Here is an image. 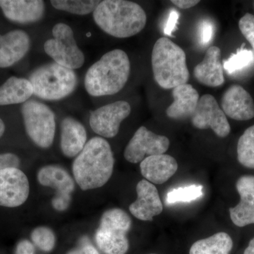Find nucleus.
<instances>
[{"instance_id":"1","label":"nucleus","mask_w":254,"mask_h":254,"mask_svg":"<svg viewBox=\"0 0 254 254\" xmlns=\"http://www.w3.org/2000/svg\"><path fill=\"white\" fill-rule=\"evenodd\" d=\"M114 165L115 158L110 143L102 137H93L73 160L74 180L83 190L100 188L111 178Z\"/></svg>"},{"instance_id":"2","label":"nucleus","mask_w":254,"mask_h":254,"mask_svg":"<svg viewBox=\"0 0 254 254\" xmlns=\"http://www.w3.org/2000/svg\"><path fill=\"white\" fill-rule=\"evenodd\" d=\"M97 26L110 36L130 38L143 31L147 23L144 10L137 3L126 0H104L93 13Z\"/></svg>"},{"instance_id":"3","label":"nucleus","mask_w":254,"mask_h":254,"mask_svg":"<svg viewBox=\"0 0 254 254\" xmlns=\"http://www.w3.org/2000/svg\"><path fill=\"white\" fill-rule=\"evenodd\" d=\"M130 71L131 64L127 53L120 49L111 50L88 68L85 88L93 97L116 94L126 85Z\"/></svg>"},{"instance_id":"4","label":"nucleus","mask_w":254,"mask_h":254,"mask_svg":"<svg viewBox=\"0 0 254 254\" xmlns=\"http://www.w3.org/2000/svg\"><path fill=\"white\" fill-rule=\"evenodd\" d=\"M151 64L155 81L164 89H173L190 79L185 51L166 37L155 43Z\"/></svg>"},{"instance_id":"5","label":"nucleus","mask_w":254,"mask_h":254,"mask_svg":"<svg viewBox=\"0 0 254 254\" xmlns=\"http://www.w3.org/2000/svg\"><path fill=\"white\" fill-rule=\"evenodd\" d=\"M33 95L55 101L66 98L76 88L78 78L73 70L54 63L46 64L35 69L29 77Z\"/></svg>"},{"instance_id":"6","label":"nucleus","mask_w":254,"mask_h":254,"mask_svg":"<svg viewBox=\"0 0 254 254\" xmlns=\"http://www.w3.org/2000/svg\"><path fill=\"white\" fill-rule=\"evenodd\" d=\"M131 224L129 215L122 209L105 211L95 235L99 250L105 254H126L129 248L127 233L131 230Z\"/></svg>"},{"instance_id":"7","label":"nucleus","mask_w":254,"mask_h":254,"mask_svg":"<svg viewBox=\"0 0 254 254\" xmlns=\"http://www.w3.org/2000/svg\"><path fill=\"white\" fill-rule=\"evenodd\" d=\"M25 129L32 141L41 148H48L54 142L55 115L48 105L29 100L21 107Z\"/></svg>"},{"instance_id":"8","label":"nucleus","mask_w":254,"mask_h":254,"mask_svg":"<svg viewBox=\"0 0 254 254\" xmlns=\"http://www.w3.org/2000/svg\"><path fill=\"white\" fill-rule=\"evenodd\" d=\"M53 38L44 43L46 54L55 63L75 70L85 63V56L74 38L73 30L66 23H57L53 28Z\"/></svg>"},{"instance_id":"9","label":"nucleus","mask_w":254,"mask_h":254,"mask_svg":"<svg viewBox=\"0 0 254 254\" xmlns=\"http://www.w3.org/2000/svg\"><path fill=\"white\" fill-rule=\"evenodd\" d=\"M131 105L125 100L103 105L91 113L89 124L92 130L102 138L118 135L120 125L131 113Z\"/></svg>"},{"instance_id":"10","label":"nucleus","mask_w":254,"mask_h":254,"mask_svg":"<svg viewBox=\"0 0 254 254\" xmlns=\"http://www.w3.org/2000/svg\"><path fill=\"white\" fill-rule=\"evenodd\" d=\"M169 147L168 137L156 134L146 127H141L127 144L124 156L129 163H141L145 156L165 154Z\"/></svg>"},{"instance_id":"11","label":"nucleus","mask_w":254,"mask_h":254,"mask_svg":"<svg viewBox=\"0 0 254 254\" xmlns=\"http://www.w3.org/2000/svg\"><path fill=\"white\" fill-rule=\"evenodd\" d=\"M190 121L193 126L198 129L211 128L220 138L228 136L231 130L226 115L219 106L216 99L210 94L200 97Z\"/></svg>"},{"instance_id":"12","label":"nucleus","mask_w":254,"mask_h":254,"mask_svg":"<svg viewBox=\"0 0 254 254\" xmlns=\"http://www.w3.org/2000/svg\"><path fill=\"white\" fill-rule=\"evenodd\" d=\"M28 177L18 168L0 170V206L16 208L23 205L29 195Z\"/></svg>"},{"instance_id":"13","label":"nucleus","mask_w":254,"mask_h":254,"mask_svg":"<svg viewBox=\"0 0 254 254\" xmlns=\"http://www.w3.org/2000/svg\"><path fill=\"white\" fill-rule=\"evenodd\" d=\"M137 199L129 205L130 213L140 220L152 221L163 212V205L153 184L142 180L136 186Z\"/></svg>"},{"instance_id":"14","label":"nucleus","mask_w":254,"mask_h":254,"mask_svg":"<svg viewBox=\"0 0 254 254\" xmlns=\"http://www.w3.org/2000/svg\"><path fill=\"white\" fill-rule=\"evenodd\" d=\"M0 8L7 19L21 24L38 22L46 11L41 0H0Z\"/></svg>"},{"instance_id":"15","label":"nucleus","mask_w":254,"mask_h":254,"mask_svg":"<svg viewBox=\"0 0 254 254\" xmlns=\"http://www.w3.org/2000/svg\"><path fill=\"white\" fill-rule=\"evenodd\" d=\"M236 188L240 201L236 206L230 208V218L237 227L254 224V176L241 177L237 180Z\"/></svg>"},{"instance_id":"16","label":"nucleus","mask_w":254,"mask_h":254,"mask_svg":"<svg viewBox=\"0 0 254 254\" xmlns=\"http://www.w3.org/2000/svg\"><path fill=\"white\" fill-rule=\"evenodd\" d=\"M222 111L237 121H247L254 118V103L250 93L239 85L230 86L222 95Z\"/></svg>"},{"instance_id":"17","label":"nucleus","mask_w":254,"mask_h":254,"mask_svg":"<svg viewBox=\"0 0 254 254\" xmlns=\"http://www.w3.org/2000/svg\"><path fill=\"white\" fill-rule=\"evenodd\" d=\"M31 47L28 33L14 30L0 35V68H7L22 60Z\"/></svg>"},{"instance_id":"18","label":"nucleus","mask_w":254,"mask_h":254,"mask_svg":"<svg viewBox=\"0 0 254 254\" xmlns=\"http://www.w3.org/2000/svg\"><path fill=\"white\" fill-rule=\"evenodd\" d=\"M193 75L197 81L208 87L220 86L225 82L221 50L212 46L207 50L203 61L195 66Z\"/></svg>"},{"instance_id":"19","label":"nucleus","mask_w":254,"mask_h":254,"mask_svg":"<svg viewBox=\"0 0 254 254\" xmlns=\"http://www.w3.org/2000/svg\"><path fill=\"white\" fill-rule=\"evenodd\" d=\"M87 143L86 128L71 117L64 118L61 123L60 148L64 156L74 158L82 151Z\"/></svg>"},{"instance_id":"20","label":"nucleus","mask_w":254,"mask_h":254,"mask_svg":"<svg viewBox=\"0 0 254 254\" xmlns=\"http://www.w3.org/2000/svg\"><path fill=\"white\" fill-rule=\"evenodd\" d=\"M178 164L171 155L162 154L147 157L140 164L141 175L147 181L162 185L176 173Z\"/></svg>"},{"instance_id":"21","label":"nucleus","mask_w":254,"mask_h":254,"mask_svg":"<svg viewBox=\"0 0 254 254\" xmlns=\"http://www.w3.org/2000/svg\"><path fill=\"white\" fill-rule=\"evenodd\" d=\"M173 103L166 110L168 118L175 120L191 118L199 100L198 91L191 85L185 83L173 88Z\"/></svg>"},{"instance_id":"22","label":"nucleus","mask_w":254,"mask_h":254,"mask_svg":"<svg viewBox=\"0 0 254 254\" xmlns=\"http://www.w3.org/2000/svg\"><path fill=\"white\" fill-rule=\"evenodd\" d=\"M42 186L50 187L56 193L71 194L75 190V182L70 174L60 165H50L40 169L37 174Z\"/></svg>"},{"instance_id":"23","label":"nucleus","mask_w":254,"mask_h":254,"mask_svg":"<svg viewBox=\"0 0 254 254\" xmlns=\"http://www.w3.org/2000/svg\"><path fill=\"white\" fill-rule=\"evenodd\" d=\"M33 95V88L29 80L11 76L0 86V106L23 104Z\"/></svg>"},{"instance_id":"24","label":"nucleus","mask_w":254,"mask_h":254,"mask_svg":"<svg viewBox=\"0 0 254 254\" xmlns=\"http://www.w3.org/2000/svg\"><path fill=\"white\" fill-rule=\"evenodd\" d=\"M232 248L231 237L225 232H218L193 243L190 254H230Z\"/></svg>"},{"instance_id":"25","label":"nucleus","mask_w":254,"mask_h":254,"mask_svg":"<svg viewBox=\"0 0 254 254\" xmlns=\"http://www.w3.org/2000/svg\"><path fill=\"white\" fill-rule=\"evenodd\" d=\"M245 45L236 53H233L226 60L223 61V69L230 76L240 74L248 71L254 66V53L252 50L244 48Z\"/></svg>"},{"instance_id":"26","label":"nucleus","mask_w":254,"mask_h":254,"mask_svg":"<svg viewBox=\"0 0 254 254\" xmlns=\"http://www.w3.org/2000/svg\"><path fill=\"white\" fill-rule=\"evenodd\" d=\"M237 159L245 168L254 169V125L246 129L239 139Z\"/></svg>"},{"instance_id":"27","label":"nucleus","mask_w":254,"mask_h":254,"mask_svg":"<svg viewBox=\"0 0 254 254\" xmlns=\"http://www.w3.org/2000/svg\"><path fill=\"white\" fill-rule=\"evenodd\" d=\"M100 1L95 0H52L53 7L70 14L84 16L93 13Z\"/></svg>"},{"instance_id":"28","label":"nucleus","mask_w":254,"mask_h":254,"mask_svg":"<svg viewBox=\"0 0 254 254\" xmlns=\"http://www.w3.org/2000/svg\"><path fill=\"white\" fill-rule=\"evenodd\" d=\"M203 187L201 185H190L185 187H179L170 190L167 194V204L177 203H188L203 196Z\"/></svg>"},{"instance_id":"29","label":"nucleus","mask_w":254,"mask_h":254,"mask_svg":"<svg viewBox=\"0 0 254 254\" xmlns=\"http://www.w3.org/2000/svg\"><path fill=\"white\" fill-rule=\"evenodd\" d=\"M31 237L33 245L43 252H50L55 248L56 237L54 232L49 227H36L31 232Z\"/></svg>"},{"instance_id":"30","label":"nucleus","mask_w":254,"mask_h":254,"mask_svg":"<svg viewBox=\"0 0 254 254\" xmlns=\"http://www.w3.org/2000/svg\"><path fill=\"white\" fill-rule=\"evenodd\" d=\"M239 28L242 35L252 45L254 51V15L247 13L242 16L239 21Z\"/></svg>"},{"instance_id":"31","label":"nucleus","mask_w":254,"mask_h":254,"mask_svg":"<svg viewBox=\"0 0 254 254\" xmlns=\"http://www.w3.org/2000/svg\"><path fill=\"white\" fill-rule=\"evenodd\" d=\"M214 35L213 23L209 20H203L198 26V39L201 46H206L213 39Z\"/></svg>"},{"instance_id":"32","label":"nucleus","mask_w":254,"mask_h":254,"mask_svg":"<svg viewBox=\"0 0 254 254\" xmlns=\"http://www.w3.org/2000/svg\"><path fill=\"white\" fill-rule=\"evenodd\" d=\"M71 195L64 193H56L52 200V205L58 211H64L71 203Z\"/></svg>"},{"instance_id":"33","label":"nucleus","mask_w":254,"mask_h":254,"mask_svg":"<svg viewBox=\"0 0 254 254\" xmlns=\"http://www.w3.org/2000/svg\"><path fill=\"white\" fill-rule=\"evenodd\" d=\"M20 165V159L13 153L0 154V170L6 168H18Z\"/></svg>"},{"instance_id":"34","label":"nucleus","mask_w":254,"mask_h":254,"mask_svg":"<svg viewBox=\"0 0 254 254\" xmlns=\"http://www.w3.org/2000/svg\"><path fill=\"white\" fill-rule=\"evenodd\" d=\"M179 18H180V14L178 11L175 9H172L169 14L165 27L164 28V33L165 36H173V33L176 30Z\"/></svg>"},{"instance_id":"35","label":"nucleus","mask_w":254,"mask_h":254,"mask_svg":"<svg viewBox=\"0 0 254 254\" xmlns=\"http://www.w3.org/2000/svg\"><path fill=\"white\" fill-rule=\"evenodd\" d=\"M67 254H100L95 247L88 242L87 237H83L79 247L69 251Z\"/></svg>"},{"instance_id":"36","label":"nucleus","mask_w":254,"mask_h":254,"mask_svg":"<svg viewBox=\"0 0 254 254\" xmlns=\"http://www.w3.org/2000/svg\"><path fill=\"white\" fill-rule=\"evenodd\" d=\"M15 254H36L34 245L27 240L20 241L16 246Z\"/></svg>"},{"instance_id":"37","label":"nucleus","mask_w":254,"mask_h":254,"mask_svg":"<svg viewBox=\"0 0 254 254\" xmlns=\"http://www.w3.org/2000/svg\"><path fill=\"white\" fill-rule=\"evenodd\" d=\"M171 2L180 9H187L193 7L198 4L200 1L198 0H172Z\"/></svg>"},{"instance_id":"38","label":"nucleus","mask_w":254,"mask_h":254,"mask_svg":"<svg viewBox=\"0 0 254 254\" xmlns=\"http://www.w3.org/2000/svg\"><path fill=\"white\" fill-rule=\"evenodd\" d=\"M244 254H254V238L250 241L248 247L246 249Z\"/></svg>"},{"instance_id":"39","label":"nucleus","mask_w":254,"mask_h":254,"mask_svg":"<svg viewBox=\"0 0 254 254\" xmlns=\"http://www.w3.org/2000/svg\"><path fill=\"white\" fill-rule=\"evenodd\" d=\"M5 131V125L3 120L0 118V138L4 135Z\"/></svg>"},{"instance_id":"40","label":"nucleus","mask_w":254,"mask_h":254,"mask_svg":"<svg viewBox=\"0 0 254 254\" xmlns=\"http://www.w3.org/2000/svg\"></svg>"}]
</instances>
